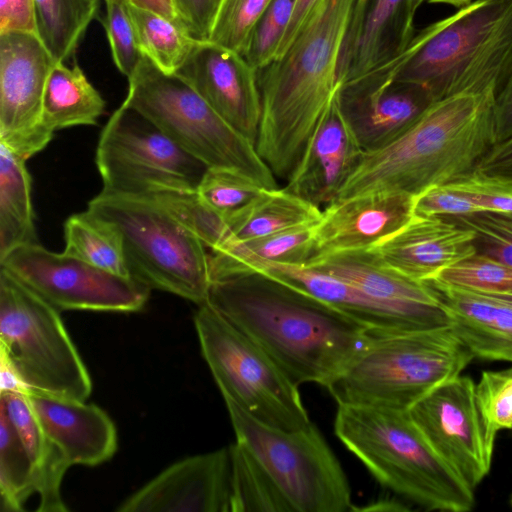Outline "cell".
I'll use <instances>...</instances> for the list:
<instances>
[{"instance_id": "1", "label": "cell", "mask_w": 512, "mask_h": 512, "mask_svg": "<svg viewBox=\"0 0 512 512\" xmlns=\"http://www.w3.org/2000/svg\"><path fill=\"white\" fill-rule=\"evenodd\" d=\"M206 303L262 347L297 386L326 387L372 337L330 304L259 272L212 281Z\"/></svg>"}, {"instance_id": "2", "label": "cell", "mask_w": 512, "mask_h": 512, "mask_svg": "<svg viewBox=\"0 0 512 512\" xmlns=\"http://www.w3.org/2000/svg\"><path fill=\"white\" fill-rule=\"evenodd\" d=\"M356 0H322L282 56L257 70L260 157L286 179L339 87L343 44Z\"/></svg>"}, {"instance_id": "3", "label": "cell", "mask_w": 512, "mask_h": 512, "mask_svg": "<svg viewBox=\"0 0 512 512\" xmlns=\"http://www.w3.org/2000/svg\"><path fill=\"white\" fill-rule=\"evenodd\" d=\"M495 98L464 92L432 102L389 144L364 152L336 200L374 192L414 198L464 178L496 144Z\"/></svg>"}, {"instance_id": "4", "label": "cell", "mask_w": 512, "mask_h": 512, "mask_svg": "<svg viewBox=\"0 0 512 512\" xmlns=\"http://www.w3.org/2000/svg\"><path fill=\"white\" fill-rule=\"evenodd\" d=\"M376 67L421 85L434 101L464 92L497 95L512 72V0L471 1Z\"/></svg>"}, {"instance_id": "5", "label": "cell", "mask_w": 512, "mask_h": 512, "mask_svg": "<svg viewBox=\"0 0 512 512\" xmlns=\"http://www.w3.org/2000/svg\"><path fill=\"white\" fill-rule=\"evenodd\" d=\"M339 440L394 493L429 511L467 512L474 490L440 458L408 410L338 405Z\"/></svg>"}, {"instance_id": "6", "label": "cell", "mask_w": 512, "mask_h": 512, "mask_svg": "<svg viewBox=\"0 0 512 512\" xmlns=\"http://www.w3.org/2000/svg\"><path fill=\"white\" fill-rule=\"evenodd\" d=\"M474 357L450 326L372 335L326 388L338 405L407 411Z\"/></svg>"}, {"instance_id": "7", "label": "cell", "mask_w": 512, "mask_h": 512, "mask_svg": "<svg viewBox=\"0 0 512 512\" xmlns=\"http://www.w3.org/2000/svg\"><path fill=\"white\" fill-rule=\"evenodd\" d=\"M87 210L120 232L132 278L198 306L207 302V247L162 205L149 197L102 189Z\"/></svg>"}, {"instance_id": "8", "label": "cell", "mask_w": 512, "mask_h": 512, "mask_svg": "<svg viewBox=\"0 0 512 512\" xmlns=\"http://www.w3.org/2000/svg\"><path fill=\"white\" fill-rule=\"evenodd\" d=\"M128 81L123 103L149 118L183 150L207 167L233 169L263 188H277L276 177L255 144L182 78L164 73L143 56Z\"/></svg>"}, {"instance_id": "9", "label": "cell", "mask_w": 512, "mask_h": 512, "mask_svg": "<svg viewBox=\"0 0 512 512\" xmlns=\"http://www.w3.org/2000/svg\"><path fill=\"white\" fill-rule=\"evenodd\" d=\"M202 355L224 399L286 431L311 423L299 389L254 340L208 303L194 314Z\"/></svg>"}, {"instance_id": "10", "label": "cell", "mask_w": 512, "mask_h": 512, "mask_svg": "<svg viewBox=\"0 0 512 512\" xmlns=\"http://www.w3.org/2000/svg\"><path fill=\"white\" fill-rule=\"evenodd\" d=\"M0 349L31 392L81 401L90 396V374L59 310L2 267Z\"/></svg>"}, {"instance_id": "11", "label": "cell", "mask_w": 512, "mask_h": 512, "mask_svg": "<svg viewBox=\"0 0 512 512\" xmlns=\"http://www.w3.org/2000/svg\"><path fill=\"white\" fill-rule=\"evenodd\" d=\"M224 401L236 442L267 474L291 512L352 510L347 477L315 424L282 430L262 423L234 402Z\"/></svg>"}, {"instance_id": "12", "label": "cell", "mask_w": 512, "mask_h": 512, "mask_svg": "<svg viewBox=\"0 0 512 512\" xmlns=\"http://www.w3.org/2000/svg\"><path fill=\"white\" fill-rule=\"evenodd\" d=\"M95 162L104 190L137 196L197 189L207 169L149 118L124 103L102 129Z\"/></svg>"}, {"instance_id": "13", "label": "cell", "mask_w": 512, "mask_h": 512, "mask_svg": "<svg viewBox=\"0 0 512 512\" xmlns=\"http://www.w3.org/2000/svg\"><path fill=\"white\" fill-rule=\"evenodd\" d=\"M0 267L58 310L136 312L145 306L151 291L130 276L64 251H50L38 242L13 250Z\"/></svg>"}, {"instance_id": "14", "label": "cell", "mask_w": 512, "mask_h": 512, "mask_svg": "<svg viewBox=\"0 0 512 512\" xmlns=\"http://www.w3.org/2000/svg\"><path fill=\"white\" fill-rule=\"evenodd\" d=\"M408 413L433 450L475 490L490 471L495 440L482 420L474 381L458 375L418 400Z\"/></svg>"}, {"instance_id": "15", "label": "cell", "mask_w": 512, "mask_h": 512, "mask_svg": "<svg viewBox=\"0 0 512 512\" xmlns=\"http://www.w3.org/2000/svg\"><path fill=\"white\" fill-rule=\"evenodd\" d=\"M55 63L38 34L0 33V143L25 160L54 135L43 125L42 106Z\"/></svg>"}, {"instance_id": "16", "label": "cell", "mask_w": 512, "mask_h": 512, "mask_svg": "<svg viewBox=\"0 0 512 512\" xmlns=\"http://www.w3.org/2000/svg\"><path fill=\"white\" fill-rule=\"evenodd\" d=\"M337 100L364 152L389 144L434 102L421 85L394 80L379 67L340 84Z\"/></svg>"}, {"instance_id": "17", "label": "cell", "mask_w": 512, "mask_h": 512, "mask_svg": "<svg viewBox=\"0 0 512 512\" xmlns=\"http://www.w3.org/2000/svg\"><path fill=\"white\" fill-rule=\"evenodd\" d=\"M226 122L256 143L261 116L257 70L241 54L198 40L175 73Z\"/></svg>"}, {"instance_id": "18", "label": "cell", "mask_w": 512, "mask_h": 512, "mask_svg": "<svg viewBox=\"0 0 512 512\" xmlns=\"http://www.w3.org/2000/svg\"><path fill=\"white\" fill-rule=\"evenodd\" d=\"M118 512H231L229 447L181 459L127 497Z\"/></svg>"}, {"instance_id": "19", "label": "cell", "mask_w": 512, "mask_h": 512, "mask_svg": "<svg viewBox=\"0 0 512 512\" xmlns=\"http://www.w3.org/2000/svg\"><path fill=\"white\" fill-rule=\"evenodd\" d=\"M363 155L336 92L287 178L285 189L318 207L327 206L336 200Z\"/></svg>"}, {"instance_id": "20", "label": "cell", "mask_w": 512, "mask_h": 512, "mask_svg": "<svg viewBox=\"0 0 512 512\" xmlns=\"http://www.w3.org/2000/svg\"><path fill=\"white\" fill-rule=\"evenodd\" d=\"M412 217L374 249L391 268L421 282L478 253L477 235L452 218Z\"/></svg>"}, {"instance_id": "21", "label": "cell", "mask_w": 512, "mask_h": 512, "mask_svg": "<svg viewBox=\"0 0 512 512\" xmlns=\"http://www.w3.org/2000/svg\"><path fill=\"white\" fill-rule=\"evenodd\" d=\"M412 203V197L394 192L331 202L315 224L316 256L374 248L412 217Z\"/></svg>"}, {"instance_id": "22", "label": "cell", "mask_w": 512, "mask_h": 512, "mask_svg": "<svg viewBox=\"0 0 512 512\" xmlns=\"http://www.w3.org/2000/svg\"><path fill=\"white\" fill-rule=\"evenodd\" d=\"M291 285L343 312L372 335H391L443 326L437 321L381 302L355 285L306 265L263 264L252 270Z\"/></svg>"}, {"instance_id": "23", "label": "cell", "mask_w": 512, "mask_h": 512, "mask_svg": "<svg viewBox=\"0 0 512 512\" xmlns=\"http://www.w3.org/2000/svg\"><path fill=\"white\" fill-rule=\"evenodd\" d=\"M412 0H356L343 44L339 84L401 54L415 35Z\"/></svg>"}, {"instance_id": "24", "label": "cell", "mask_w": 512, "mask_h": 512, "mask_svg": "<svg viewBox=\"0 0 512 512\" xmlns=\"http://www.w3.org/2000/svg\"><path fill=\"white\" fill-rule=\"evenodd\" d=\"M306 266L339 277L381 302L450 326L434 289L391 268L374 248L318 255Z\"/></svg>"}, {"instance_id": "25", "label": "cell", "mask_w": 512, "mask_h": 512, "mask_svg": "<svg viewBox=\"0 0 512 512\" xmlns=\"http://www.w3.org/2000/svg\"><path fill=\"white\" fill-rule=\"evenodd\" d=\"M28 397L45 434L71 466H97L113 457L117 430L99 406L35 392Z\"/></svg>"}, {"instance_id": "26", "label": "cell", "mask_w": 512, "mask_h": 512, "mask_svg": "<svg viewBox=\"0 0 512 512\" xmlns=\"http://www.w3.org/2000/svg\"><path fill=\"white\" fill-rule=\"evenodd\" d=\"M450 327L475 357L512 362V306L483 293L427 281Z\"/></svg>"}, {"instance_id": "27", "label": "cell", "mask_w": 512, "mask_h": 512, "mask_svg": "<svg viewBox=\"0 0 512 512\" xmlns=\"http://www.w3.org/2000/svg\"><path fill=\"white\" fill-rule=\"evenodd\" d=\"M316 223L226 244L210 251L211 283L222 278L249 273L263 264L307 265L316 256Z\"/></svg>"}, {"instance_id": "28", "label": "cell", "mask_w": 512, "mask_h": 512, "mask_svg": "<svg viewBox=\"0 0 512 512\" xmlns=\"http://www.w3.org/2000/svg\"><path fill=\"white\" fill-rule=\"evenodd\" d=\"M321 214L320 207L285 188H263L251 202L225 217V238L218 248L316 223Z\"/></svg>"}, {"instance_id": "29", "label": "cell", "mask_w": 512, "mask_h": 512, "mask_svg": "<svg viewBox=\"0 0 512 512\" xmlns=\"http://www.w3.org/2000/svg\"><path fill=\"white\" fill-rule=\"evenodd\" d=\"M105 100L78 65L56 62L48 76L42 122L52 132L81 125H96L105 111Z\"/></svg>"}, {"instance_id": "30", "label": "cell", "mask_w": 512, "mask_h": 512, "mask_svg": "<svg viewBox=\"0 0 512 512\" xmlns=\"http://www.w3.org/2000/svg\"><path fill=\"white\" fill-rule=\"evenodd\" d=\"M25 161L0 143V261L15 249L38 242Z\"/></svg>"}, {"instance_id": "31", "label": "cell", "mask_w": 512, "mask_h": 512, "mask_svg": "<svg viewBox=\"0 0 512 512\" xmlns=\"http://www.w3.org/2000/svg\"><path fill=\"white\" fill-rule=\"evenodd\" d=\"M37 32L56 62L74 55L100 0H33Z\"/></svg>"}, {"instance_id": "32", "label": "cell", "mask_w": 512, "mask_h": 512, "mask_svg": "<svg viewBox=\"0 0 512 512\" xmlns=\"http://www.w3.org/2000/svg\"><path fill=\"white\" fill-rule=\"evenodd\" d=\"M64 239L65 253L112 273L130 276L121 234L112 223L86 210L67 218Z\"/></svg>"}, {"instance_id": "33", "label": "cell", "mask_w": 512, "mask_h": 512, "mask_svg": "<svg viewBox=\"0 0 512 512\" xmlns=\"http://www.w3.org/2000/svg\"><path fill=\"white\" fill-rule=\"evenodd\" d=\"M126 3L142 55L164 73L175 74L198 40L166 18Z\"/></svg>"}, {"instance_id": "34", "label": "cell", "mask_w": 512, "mask_h": 512, "mask_svg": "<svg viewBox=\"0 0 512 512\" xmlns=\"http://www.w3.org/2000/svg\"><path fill=\"white\" fill-rule=\"evenodd\" d=\"M231 457V512H291L290 507L250 453L238 442Z\"/></svg>"}, {"instance_id": "35", "label": "cell", "mask_w": 512, "mask_h": 512, "mask_svg": "<svg viewBox=\"0 0 512 512\" xmlns=\"http://www.w3.org/2000/svg\"><path fill=\"white\" fill-rule=\"evenodd\" d=\"M29 455L4 412L0 410V503L4 512L23 511L33 494Z\"/></svg>"}, {"instance_id": "36", "label": "cell", "mask_w": 512, "mask_h": 512, "mask_svg": "<svg viewBox=\"0 0 512 512\" xmlns=\"http://www.w3.org/2000/svg\"><path fill=\"white\" fill-rule=\"evenodd\" d=\"M149 197L192 231L210 251L224 242L225 217L206 206L196 189H168Z\"/></svg>"}, {"instance_id": "37", "label": "cell", "mask_w": 512, "mask_h": 512, "mask_svg": "<svg viewBox=\"0 0 512 512\" xmlns=\"http://www.w3.org/2000/svg\"><path fill=\"white\" fill-rule=\"evenodd\" d=\"M272 0H220L207 40L245 57L253 31Z\"/></svg>"}, {"instance_id": "38", "label": "cell", "mask_w": 512, "mask_h": 512, "mask_svg": "<svg viewBox=\"0 0 512 512\" xmlns=\"http://www.w3.org/2000/svg\"><path fill=\"white\" fill-rule=\"evenodd\" d=\"M262 189L241 172L224 167H207L196 192L206 206L226 217L251 202Z\"/></svg>"}, {"instance_id": "39", "label": "cell", "mask_w": 512, "mask_h": 512, "mask_svg": "<svg viewBox=\"0 0 512 512\" xmlns=\"http://www.w3.org/2000/svg\"><path fill=\"white\" fill-rule=\"evenodd\" d=\"M430 281L477 292L512 294V267L476 253L444 269Z\"/></svg>"}, {"instance_id": "40", "label": "cell", "mask_w": 512, "mask_h": 512, "mask_svg": "<svg viewBox=\"0 0 512 512\" xmlns=\"http://www.w3.org/2000/svg\"><path fill=\"white\" fill-rule=\"evenodd\" d=\"M477 405L489 436L512 429V368L483 371L475 384Z\"/></svg>"}, {"instance_id": "41", "label": "cell", "mask_w": 512, "mask_h": 512, "mask_svg": "<svg viewBox=\"0 0 512 512\" xmlns=\"http://www.w3.org/2000/svg\"><path fill=\"white\" fill-rule=\"evenodd\" d=\"M296 0H272L259 19L245 58L256 70L270 64L288 27Z\"/></svg>"}, {"instance_id": "42", "label": "cell", "mask_w": 512, "mask_h": 512, "mask_svg": "<svg viewBox=\"0 0 512 512\" xmlns=\"http://www.w3.org/2000/svg\"><path fill=\"white\" fill-rule=\"evenodd\" d=\"M106 29L113 61L118 70L130 78L143 55L138 47L126 0H104Z\"/></svg>"}, {"instance_id": "43", "label": "cell", "mask_w": 512, "mask_h": 512, "mask_svg": "<svg viewBox=\"0 0 512 512\" xmlns=\"http://www.w3.org/2000/svg\"><path fill=\"white\" fill-rule=\"evenodd\" d=\"M448 218L475 231L482 246L478 253L512 267V217L483 212Z\"/></svg>"}, {"instance_id": "44", "label": "cell", "mask_w": 512, "mask_h": 512, "mask_svg": "<svg viewBox=\"0 0 512 512\" xmlns=\"http://www.w3.org/2000/svg\"><path fill=\"white\" fill-rule=\"evenodd\" d=\"M446 185L476 202L486 212L512 217V180L474 170Z\"/></svg>"}, {"instance_id": "45", "label": "cell", "mask_w": 512, "mask_h": 512, "mask_svg": "<svg viewBox=\"0 0 512 512\" xmlns=\"http://www.w3.org/2000/svg\"><path fill=\"white\" fill-rule=\"evenodd\" d=\"M412 211L414 215L425 217H459L486 212L476 202L447 185L429 188L414 197Z\"/></svg>"}, {"instance_id": "46", "label": "cell", "mask_w": 512, "mask_h": 512, "mask_svg": "<svg viewBox=\"0 0 512 512\" xmlns=\"http://www.w3.org/2000/svg\"><path fill=\"white\" fill-rule=\"evenodd\" d=\"M188 33L207 40L220 0H174Z\"/></svg>"}, {"instance_id": "47", "label": "cell", "mask_w": 512, "mask_h": 512, "mask_svg": "<svg viewBox=\"0 0 512 512\" xmlns=\"http://www.w3.org/2000/svg\"><path fill=\"white\" fill-rule=\"evenodd\" d=\"M37 32L33 0H0V33Z\"/></svg>"}, {"instance_id": "48", "label": "cell", "mask_w": 512, "mask_h": 512, "mask_svg": "<svg viewBox=\"0 0 512 512\" xmlns=\"http://www.w3.org/2000/svg\"><path fill=\"white\" fill-rule=\"evenodd\" d=\"M475 170L512 180V136L493 145Z\"/></svg>"}, {"instance_id": "49", "label": "cell", "mask_w": 512, "mask_h": 512, "mask_svg": "<svg viewBox=\"0 0 512 512\" xmlns=\"http://www.w3.org/2000/svg\"><path fill=\"white\" fill-rule=\"evenodd\" d=\"M321 1L322 0L295 1L290 22L278 46L274 60L282 56L283 53L292 45L310 18L313 16Z\"/></svg>"}, {"instance_id": "50", "label": "cell", "mask_w": 512, "mask_h": 512, "mask_svg": "<svg viewBox=\"0 0 512 512\" xmlns=\"http://www.w3.org/2000/svg\"><path fill=\"white\" fill-rule=\"evenodd\" d=\"M494 120L496 143L512 136V72L496 95Z\"/></svg>"}, {"instance_id": "51", "label": "cell", "mask_w": 512, "mask_h": 512, "mask_svg": "<svg viewBox=\"0 0 512 512\" xmlns=\"http://www.w3.org/2000/svg\"><path fill=\"white\" fill-rule=\"evenodd\" d=\"M12 392L29 394L31 391L11 358L0 349V394Z\"/></svg>"}, {"instance_id": "52", "label": "cell", "mask_w": 512, "mask_h": 512, "mask_svg": "<svg viewBox=\"0 0 512 512\" xmlns=\"http://www.w3.org/2000/svg\"><path fill=\"white\" fill-rule=\"evenodd\" d=\"M128 3L166 18L188 33L174 0H126ZM189 34V33H188Z\"/></svg>"}, {"instance_id": "53", "label": "cell", "mask_w": 512, "mask_h": 512, "mask_svg": "<svg viewBox=\"0 0 512 512\" xmlns=\"http://www.w3.org/2000/svg\"><path fill=\"white\" fill-rule=\"evenodd\" d=\"M362 510H408L407 507L402 506L399 502L391 501V500H384L379 501L378 503L373 504L372 506L362 508Z\"/></svg>"}, {"instance_id": "54", "label": "cell", "mask_w": 512, "mask_h": 512, "mask_svg": "<svg viewBox=\"0 0 512 512\" xmlns=\"http://www.w3.org/2000/svg\"><path fill=\"white\" fill-rule=\"evenodd\" d=\"M472 0H426L428 3L434 4H449L458 8H461L469 4Z\"/></svg>"}, {"instance_id": "55", "label": "cell", "mask_w": 512, "mask_h": 512, "mask_svg": "<svg viewBox=\"0 0 512 512\" xmlns=\"http://www.w3.org/2000/svg\"><path fill=\"white\" fill-rule=\"evenodd\" d=\"M480 293H483L489 297H492L498 301H501L505 304L512 306V294L511 293H484V292H480Z\"/></svg>"}, {"instance_id": "56", "label": "cell", "mask_w": 512, "mask_h": 512, "mask_svg": "<svg viewBox=\"0 0 512 512\" xmlns=\"http://www.w3.org/2000/svg\"><path fill=\"white\" fill-rule=\"evenodd\" d=\"M424 2H426V0H412L413 9L415 12Z\"/></svg>"}, {"instance_id": "57", "label": "cell", "mask_w": 512, "mask_h": 512, "mask_svg": "<svg viewBox=\"0 0 512 512\" xmlns=\"http://www.w3.org/2000/svg\"><path fill=\"white\" fill-rule=\"evenodd\" d=\"M511 504H512V498H511Z\"/></svg>"}]
</instances>
